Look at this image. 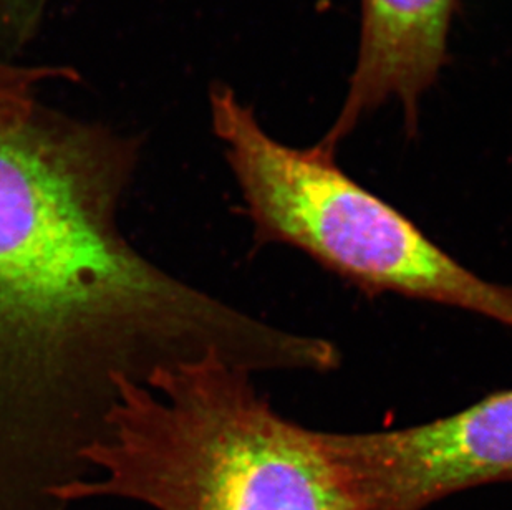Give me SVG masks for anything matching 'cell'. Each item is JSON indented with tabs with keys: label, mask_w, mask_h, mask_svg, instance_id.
<instances>
[{
	"label": "cell",
	"mask_w": 512,
	"mask_h": 510,
	"mask_svg": "<svg viewBox=\"0 0 512 510\" xmlns=\"http://www.w3.org/2000/svg\"><path fill=\"white\" fill-rule=\"evenodd\" d=\"M133 143L0 115V510H67L121 376L261 352L256 318L161 269L121 227Z\"/></svg>",
	"instance_id": "cell-1"
},
{
	"label": "cell",
	"mask_w": 512,
	"mask_h": 510,
	"mask_svg": "<svg viewBox=\"0 0 512 510\" xmlns=\"http://www.w3.org/2000/svg\"><path fill=\"white\" fill-rule=\"evenodd\" d=\"M252 373L219 353L121 376L105 436L83 453L92 479L63 506L118 497L155 510H357L320 431L282 418Z\"/></svg>",
	"instance_id": "cell-2"
},
{
	"label": "cell",
	"mask_w": 512,
	"mask_h": 510,
	"mask_svg": "<svg viewBox=\"0 0 512 510\" xmlns=\"http://www.w3.org/2000/svg\"><path fill=\"white\" fill-rule=\"evenodd\" d=\"M209 103L257 241L297 247L367 294L393 292L461 308L512 330V287L456 262L343 173L334 150L277 141L229 87H214Z\"/></svg>",
	"instance_id": "cell-3"
},
{
	"label": "cell",
	"mask_w": 512,
	"mask_h": 510,
	"mask_svg": "<svg viewBox=\"0 0 512 510\" xmlns=\"http://www.w3.org/2000/svg\"><path fill=\"white\" fill-rule=\"evenodd\" d=\"M320 436L357 510H425L456 492L512 481V390L431 423Z\"/></svg>",
	"instance_id": "cell-4"
},
{
	"label": "cell",
	"mask_w": 512,
	"mask_h": 510,
	"mask_svg": "<svg viewBox=\"0 0 512 510\" xmlns=\"http://www.w3.org/2000/svg\"><path fill=\"white\" fill-rule=\"evenodd\" d=\"M461 0H362L357 63L334 126L320 141L330 150L380 106L398 100L415 133L423 95L448 63L453 17Z\"/></svg>",
	"instance_id": "cell-5"
},
{
	"label": "cell",
	"mask_w": 512,
	"mask_h": 510,
	"mask_svg": "<svg viewBox=\"0 0 512 510\" xmlns=\"http://www.w3.org/2000/svg\"><path fill=\"white\" fill-rule=\"evenodd\" d=\"M45 67H19L0 62V113H24L34 108L35 88L49 80Z\"/></svg>",
	"instance_id": "cell-6"
}]
</instances>
